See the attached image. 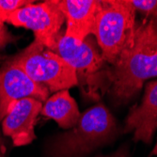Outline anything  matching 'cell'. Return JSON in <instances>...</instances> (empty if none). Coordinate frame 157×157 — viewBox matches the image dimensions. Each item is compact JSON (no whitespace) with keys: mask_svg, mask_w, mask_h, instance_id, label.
<instances>
[{"mask_svg":"<svg viewBox=\"0 0 157 157\" xmlns=\"http://www.w3.org/2000/svg\"><path fill=\"white\" fill-rule=\"evenodd\" d=\"M108 91L123 104L135 97L145 81L157 77V26L148 19L136 23L133 44L109 66Z\"/></svg>","mask_w":157,"mask_h":157,"instance_id":"obj_1","label":"cell"},{"mask_svg":"<svg viewBox=\"0 0 157 157\" xmlns=\"http://www.w3.org/2000/svg\"><path fill=\"white\" fill-rule=\"evenodd\" d=\"M118 126L109 110L98 104L86 110L77 123L55 136L49 145V157H86L116 138Z\"/></svg>","mask_w":157,"mask_h":157,"instance_id":"obj_2","label":"cell"},{"mask_svg":"<svg viewBox=\"0 0 157 157\" xmlns=\"http://www.w3.org/2000/svg\"><path fill=\"white\" fill-rule=\"evenodd\" d=\"M136 13L131 0H99L92 36L109 66L133 44L137 23Z\"/></svg>","mask_w":157,"mask_h":157,"instance_id":"obj_3","label":"cell"},{"mask_svg":"<svg viewBox=\"0 0 157 157\" xmlns=\"http://www.w3.org/2000/svg\"><path fill=\"white\" fill-rule=\"evenodd\" d=\"M72 66L82 93L98 100L109 89V65L104 59L95 38L90 35L82 42L60 35L55 51Z\"/></svg>","mask_w":157,"mask_h":157,"instance_id":"obj_4","label":"cell"},{"mask_svg":"<svg viewBox=\"0 0 157 157\" xmlns=\"http://www.w3.org/2000/svg\"><path fill=\"white\" fill-rule=\"evenodd\" d=\"M10 59L50 93L69 90L78 84L75 69L59 55L35 40Z\"/></svg>","mask_w":157,"mask_h":157,"instance_id":"obj_5","label":"cell"},{"mask_svg":"<svg viewBox=\"0 0 157 157\" xmlns=\"http://www.w3.org/2000/svg\"><path fill=\"white\" fill-rule=\"evenodd\" d=\"M5 23L32 30L35 40L55 51L65 17L56 0H47L40 4L32 2L16 10L5 18Z\"/></svg>","mask_w":157,"mask_h":157,"instance_id":"obj_6","label":"cell"},{"mask_svg":"<svg viewBox=\"0 0 157 157\" xmlns=\"http://www.w3.org/2000/svg\"><path fill=\"white\" fill-rule=\"evenodd\" d=\"M49 93L45 87L33 81L9 59L0 68V121L20 100L34 98L44 103Z\"/></svg>","mask_w":157,"mask_h":157,"instance_id":"obj_7","label":"cell"},{"mask_svg":"<svg viewBox=\"0 0 157 157\" xmlns=\"http://www.w3.org/2000/svg\"><path fill=\"white\" fill-rule=\"evenodd\" d=\"M157 130V80L149 82L142 101L134 105L125 120L123 133H134L135 142L151 143Z\"/></svg>","mask_w":157,"mask_h":157,"instance_id":"obj_8","label":"cell"},{"mask_svg":"<svg viewBox=\"0 0 157 157\" xmlns=\"http://www.w3.org/2000/svg\"><path fill=\"white\" fill-rule=\"evenodd\" d=\"M42 103L34 98H25L16 103L2 121V131L16 147L30 144L36 138L35 124Z\"/></svg>","mask_w":157,"mask_h":157,"instance_id":"obj_9","label":"cell"},{"mask_svg":"<svg viewBox=\"0 0 157 157\" xmlns=\"http://www.w3.org/2000/svg\"><path fill=\"white\" fill-rule=\"evenodd\" d=\"M66 21L65 36L78 42L92 35L99 0H56Z\"/></svg>","mask_w":157,"mask_h":157,"instance_id":"obj_10","label":"cell"},{"mask_svg":"<svg viewBox=\"0 0 157 157\" xmlns=\"http://www.w3.org/2000/svg\"><path fill=\"white\" fill-rule=\"evenodd\" d=\"M41 115L54 120L62 129L69 130L78 121L81 113L69 90H63L50 96L42 105Z\"/></svg>","mask_w":157,"mask_h":157,"instance_id":"obj_11","label":"cell"},{"mask_svg":"<svg viewBox=\"0 0 157 157\" xmlns=\"http://www.w3.org/2000/svg\"><path fill=\"white\" fill-rule=\"evenodd\" d=\"M32 2L26 0H0V23L4 24L9 14Z\"/></svg>","mask_w":157,"mask_h":157,"instance_id":"obj_12","label":"cell"},{"mask_svg":"<svg viewBox=\"0 0 157 157\" xmlns=\"http://www.w3.org/2000/svg\"><path fill=\"white\" fill-rule=\"evenodd\" d=\"M14 38L9 33L5 24L0 23V48H4L10 42L13 41Z\"/></svg>","mask_w":157,"mask_h":157,"instance_id":"obj_13","label":"cell"},{"mask_svg":"<svg viewBox=\"0 0 157 157\" xmlns=\"http://www.w3.org/2000/svg\"><path fill=\"white\" fill-rule=\"evenodd\" d=\"M96 157H130L129 148H128L127 145H123L120 147L117 151H115L108 155H99Z\"/></svg>","mask_w":157,"mask_h":157,"instance_id":"obj_14","label":"cell"},{"mask_svg":"<svg viewBox=\"0 0 157 157\" xmlns=\"http://www.w3.org/2000/svg\"><path fill=\"white\" fill-rule=\"evenodd\" d=\"M153 156H157V138H156V143H155L153 149L151 150V151L150 152L149 157H153Z\"/></svg>","mask_w":157,"mask_h":157,"instance_id":"obj_15","label":"cell"},{"mask_svg":"<svg viewBox=\"0 0 157 157\" xmlns=\"http://www.w3.org/2000/svg\"><path fill=\"white\" fill-rule=\"evenodd\" d=\"M0 157H3V151H2V143H1V139H0Z\"/></svg>","mask_w":157,"mask_h":157,"instance_id":"obj_16","label":"cell"},{"mask_svg":"<svg viewBox=\"0 0 157 157\" xmlns=\"http://www.w3.org/2000/svg\"><path fill=\"white\" fill-rule=\"evenodd\" d=\"M3 59H4L3 56H0V62H1V61L3 60Z\"/></svg>","mask_w":157,"mask_h":157,"instance_id":"obj_17","label":"cell"},{"mask_svg":"<svg viewBox=\"0 0 157 157\" xmlns=\"http://www.w3.org/2000/svg\"><path fill=\"white\" fill-rule=\"evenodd\" d=\"M155 25H156V26H157V23H156V24H155Z\"/></svg>","mask_w":157,"mask_h":157,"instance_id":"obj_18","label":"cell"}]
</instances>
